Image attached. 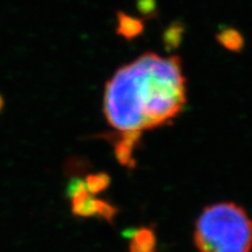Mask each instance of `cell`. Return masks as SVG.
<instances>
[{
	"mask_svg": "<svg viewBox=\"0 0 252 252\" xmlns=\"http://www.w3.org/2000/svg\"><path fill=\"white\" fill-rule=\"evenodd\" d=\"M156 236L151 229L141 228L133 235L130 243V252H154Z\"/></svg>",
	"mask_w": 252,
	"mask_h": 252,
	"instance_id": "3",
	"label": "cell"
},
{
	"mask_svg": "<svg viewBox=\"0 0 252 252\" xmlns=\"http://www.w3.org/2000/svg\"><path fill=\"white\" fill-rule=\"evenodd\" d=\"M194 239L200 252H250L252 220L236 203L213 204L197 219Z\"/></svg>",
	"mask_w": 252,
	"mask_h": 252,
	"instance_id": "2",
	"label": "cell"
},
{
	"mask_svg": "<svg viewBox=\"0 0 252 252\" xmlns=\"http://www.w3.org/2000/svg\"><path fill=\"white\" fill-rule=\"evenodd\" d=\"M187 102L182 63L178 56L145 53L112 75L104 89L106 121L122 134L141 132L174 119Z\"/></svg>",
	"mask_w": 252,
	"mask_h": 252,
	"instance_id": "1",
	"label": "cell"
},
{
	"mask_svg": "<svg viewBox=\"0 0 252 252\" xmlns=\"http://www.w3.org/2000/svg\"><path fill=\"white\" fill-rule=\"evenodd\" d=\"M86 187L90 194H98L110 185V178L105 173H97V174L89 175L87 178Z\"/></svg>",
	"mask_w": 252,
	"mask_h": 252,
	"instance_id": "4",
	"label": "cell"
}]
</instances>
